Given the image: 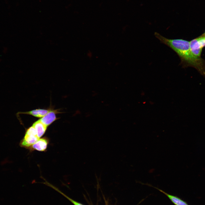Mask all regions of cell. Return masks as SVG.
I'll return each mask as SVG.
<instances>
[{
	"label": "cell",
	"mask_w": 205,
	"mask_h": 205,
	"mask_svg": "<svg viewBox=\"0 0 205 205\" xmlns=\"http://www.w3.org/2000/svg\"><path fill=\"white\" fill-rule=\"evenodd\" d=\"M57 110H52L39 120L43 124L48 126L57 119L56 114L59 113Z\"/></svg>",
	"instance_id": "obj_3"
},
{
	"label": "cell",
	"mask_w": 205,
	"mask_h": 205,
	"mask_svg": "<svg viewBox=\"0 0 205 205\" xmlns=\"http://www.w3.org/2000/svg\"><path fill=\"white\" fill-rule=\"evenodd\" d=\"M46 185H47L48 186L50 187H51L52 188L56 191H57L58 192H59V193H60L64 197H65V198H66L70 202H71L72 204H73L74 205H83L81 203H80L79 202H78L73 200L72 199L69 197H68V196H67V195H66L64 193H63L61 191H60V190H59L58 188H56L55 186H53V185H52L51 184L48 183H47L46 184Z\"/></svg>",
	"instance_id": "obj_9"
},
{
	"label": "cell",
	"mask_w": 205,
	"mask_h": 205,
	"mask_svg": "<svg viewBox=\"0 0 205 205\" xmlns=\"http://www.w3.org/2000/svg\"><path fill=\"white\" fill-rule=\"evenodd\" d=\"M39 138L35 129L32 126L26 131L24 138L19 143L20 145L22 147L28 148L35 144Z\"/></svg>",
	"instance_id": "obj_2"
},
{
	"label": "cell",
	"mask_w": 205,
	"mask_h": 205,
	"mask_svg": "<svg viewBox=\"0 0 205 205\" xmlns=\"http://www.w3.org/2000/svg\"><path fill=\"white\" fill-rule=\"evenodd\" d=\"M51 110L50 109H39L28 112H19V113L29 114L36 117L41 118L45 116Z\"/></svg>",
	"instance_id": "obj_6"
},
{
	"label": "cell",
	"mask_w": 205,
	"mask_h": 205,
	"mask_svg": "<svg viewBox=\"0 0 205 205\" xmlns=\"http://www.w3.org/2000/svg\"></svg>",
	"instance_id": "obj_11"
},
{
	"label": "cell",
	"mask_w": 205,
	"mask_h": 205,
	"mask_svg": "<svg viewBox=\"0 0 205 205\" xmlns=\"http://www.w3.org/2000/svg\"><path fill=\"white\" fill-rule=\"evenodd\" d=\"M190 46L193 55L196 57L200 58L202 48L200 46L197 38L193 39L190 42Z\"/></svg>",
	"instance_id": "obj_4"
},
{
	"label": "cell",
	"mask_w": 205,
	"mask_h": 205,
	"mask_svg": "<svg viewBox=\"0 0 205 205\" xmlns=\"http://www.w3.org/2000/svg\"><path fill=\"white\" fill-rule=\"evenodd\" d=\"M200 48H202L205 46V36H201L197 38Z\"/></svg>",
	"instance_id": "obj_10"
},
{
	"label": "cell",
	"mask_w": 205,
	"mask_h": 205,
	"mask_svg": "<svg viewBox=\"0 0 205 205\" xmlns=\"http://www.w3.org/2000/svg\"><path fill=\"white\" fill-rule=\"evenodd\" d=\"M154 35L162 43L168 46L177 54L183 66H192L201 75L205 76L204 62L200 58L196 57L192 54L190 49V42L182 39H168L156 32H155Z\"/></svg>",
	"instance_id": "obj_1"
},
{
	"label": "cell",
	"mask_w": 205,
	"mask_h": 205,
	"mask_svg": "<svg viewBox=\"0 0 205 205\" xmlns=\"http://www.w3.org/2000/svg\"><path fill=\"white\" fill-rule=\"evenodd\" d=\"M32 126L35 129L37 136L39 138L45 133L48 127L42 123L39 120L35 122Z\"/></svg>",
	"instance_id": "obj_7"
},
{
	"label": "cell",
	"mask_w": 205,
	"mask_h": 205,
	"mask_svg": "<svg viewBox=\"0 0 205 205\" xmlns=\"http://www.w3.org/2000/svg\"><path fill=\"white\" fill-rule=\"evenodd\" d=\"M48 144V140L46 138H42L39 139L32 146L31 148L33 150L44 151L47 148Z\"/></svg>",
	"instance_id": "obj_5"
},
{
	"label": "cell",
	"mask_w": 205,
	"mask_h": 205,
	"mask_svg": "<svg viewBox=\"0 0 205 205\" xmlns=\"http://www.w3.org/2000/svg\"><path fill=\"white\" fill-rule=\"evenodd\" d=\"M155 188L165 195L175 205H189L186 202L182 200L180 198L177 196L169 194L163 190L157 188Z\"/></svg>",
	"instance_id": "obj_8"
}]
</instances>
